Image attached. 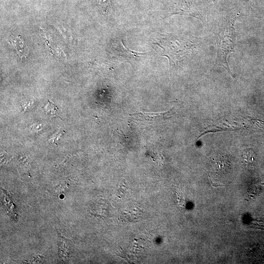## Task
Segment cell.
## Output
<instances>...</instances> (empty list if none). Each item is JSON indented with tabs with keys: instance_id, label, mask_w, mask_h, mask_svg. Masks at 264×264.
I'll use <instances>...</instances> for the list:
<instances>
[{
	"instance_id": "cell-1",
	"label": "cell",
	"mask_w": 264,
	"mask_h": 264,
	"mask_svg": "<svg viewBox=\"0 0 264 264\" xmlns=\"http://www.w3.org/2000/svg\"><path fill=\"white\" fill-rule=\"evenodd\" d=\"M234 30L231 29H227V33L225 32L223 37L219 39V42H218L219 46V56H220V59L222 61L221 64L227 69L229 73L233 77L230 71L226 62V57L229 52L234 51L233 49L235 47L234 39H231L230 36L234 34Z\"/></svg>"
},
{
	"instance_id": "cell-2",
	"label": "cell",
	"mask_w": 264,
	"mask_h": 264,
	"mask_svg": "<svg viewBox=\"0 0 264 264\" xmlns=\"http://www.w3.org/2000/svg\"><path fill=\"white\" fill-rule=\"evenodd\" d=\"M173 114V109H170L166 111L157 113L139 112L132 114L131 116L136 121L144 124H152L158 123L169 119Z\"/></svg>"
},
{
	"instance_id": "cell-3",
	"label": "cell",
	"mask_w": 264,
	"mask_h": 264,
	"mask_svg": "<svg viewBox=\"0 0 264 264\" xmlns=\"http://www.w3.org/2000/svg\"><path fill=\"white\" fill-rule=\"evenodd\" d=\"M58 254L61 260L67 261L72 255L74 248L72 242L68 238L58 232Z\"/></svg>"
},
{
	"instance_id": "cell-4",
	"label": "cell",
	"mask_w": 264,
	"mask_h": 264,
	"mask_svg": "<svg viewBox=\"0 0 264 264\" xmlns=\"http://www.w3.org/2000/svg\"><path fill=\"white\" fill-rule=\"evenodd\" d=\"M9 41L16 49L21 57H25L26 56L28 53V49L20 36H12Z\"/></svg>"
},
{
	"instance_id": "cell-5",
	"label": "cell",
	"mask_w": 264,
	"mask_h": 264,
	"mask_svg": "<svg viewBox=\"0 0 264 264\" xmlns=\"http://www.w3.org/2000/svg\"><path fill=\"white\" fill-rule=\"evenodd\" d=\"M116 49L119 53V55L124 56L128 59H135L140 55L144 54L143 53L136 52L126 47L122 41H119L116 45Z\"/></svg>"
},
{
	"instance_id": "cell-6",
	"label": "cell",
	"mask_w": 264,
	"mask_h": 264,
	"mask_svg": "<svg viewBox=\"0 0 264 264\" xmlns=\"http://www.w3.org/2000/svg\"><path fill=\"white\" fill-rule=\"evenodd\" d=\"M7 197L8 196L6 195L4 198L5 206L9 214L11 215V217L16 220L17 215L16 213L14 205H13L11 199L8 198Z\"/></svg>"
},
{
	"instance_id": "cell-7",
	"label": "cell",
	"mask_w": 264,
	"mask_h": 264,
	"mask_svg": "<svg viewBox=\"0 0 264 264\" xmlns=\"http://www.w3.org/2000/svg\"><path fill=\"white\" fill-rule=\"evenodd\" d=\"M101 10L104 14H108L111 11L110 0H97Z\"/></svg>"
},
{
	"instance_id": "cell-8",
	"label": "cell",
	"mask_w": 264,
	"mask_h": 264,
	"mask_svg": "<svg viewBox=\"0 0 264 264\" xmlns=\"http://www.w3.org/2000/svg\"><path fill=\"white\" fill-rule=\"evenodd\" d=\"M43 109L46 113L52 115L56 114L58 110L57 108L54 104H51L49 101L48 102V104H46Z\"/></svg>"
}]
</instances>
